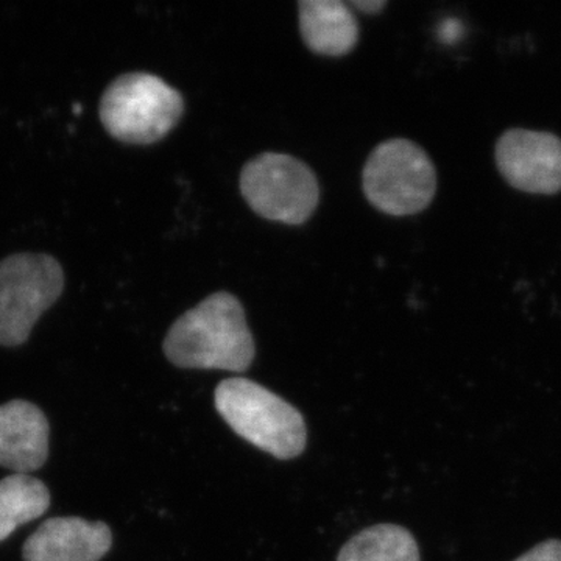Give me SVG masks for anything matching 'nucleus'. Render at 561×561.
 <instances>
[{
  "label": "nucleus",
  "mask_w": 561,
  "mask_h": 561,
  "mask_svg": "<svg viewBox=\"0 0 561 561\" xmlns=\"http://www.w3.org/2000/svg\"><path fill=\"white\" fill-rule=\"evenodd\" d=\"M300 32L306 46L324 57H343L359 41V24L341 0H301Z\"/></svg>",
  "instance_id": "nucleus-10"
},
{
  "label": "nucleus",
  "mask_w": 561,
  "mask_h": 561,
  "mask_svg": "<svg viewBox=\"0 0 561 561\" xmlns=\"http://www.w3.org/2000/svg\"><path fill=\"white\" fill-rule=\"evenodd\" d=\"M496 162L502 176L530 194L561 191V139L551 133L511 130L501 136Z\"/></svg>",
  "instance_id": "nucleus-7"
},
{
  "label": "nucleus",
  "mask_w": 561,
  "mask_h": 561,
  "mask_svg": "<svg viewBox=\"0 0 561 561\" xmlns=\"http://www.w3.org/2000/svg\"><path fill=\"white\" fill-rule=\"evenodd\" d=\"M515 561H561V541L549 540L535 546L531 551L524 553Z\"/></svg>",
  "instance_id": "nucleus-13"
},
{
  "label": "nucleus",
  "mask_w": 561,
  "mask_h": 561,
  "mask_svg": "<svg viewBox=\"0 0 561 561\" xmlns=\"http://www.w3.org/2000/svg\"><path fill=\"white\" fill-rule=\"evenodd\" d=\"M162 350L175 367L232 373L249 370L256 354L242 302L228 291L209 295L183 313Z\"/></svg>",
  "instance_id": "nucleus-1"
},
{
  "label": "nucleus",
  "mask_w": 561,
  "mask_h": 561,
  "mask_svg": "<svg viewBox=\"0 0 561 561\" xmlns=\"http://www.w3.org/2000/svg\"><path fill=\"white\" fill-rule=\"evenodd\" d=\"M184 113V99L160 77L130 72L117 77L103 92L101 121L121 142L149 146L176 127Z\"/></svg>",
  "instance_id": "nucleus-3"
},
{
  "label": "nucleus",
  "mask_w": 561,
  "mask_h": 561,
  "mask_svg": "<svg viewBox=\"0 0 561 561\" xmlns=\"http://www.w3.org/2000/svg\"><path fill=\"white\" fill-rule=\"evenodd\" d=\"M46 483L28 474H11L0 481V542L22 524L38 519L49 511Z\"/></svg>",
  "instance_id": "nucleus-11"
},
{
  "label": "nucleus",
  "mask_w": 561,
  "mask_h": 561,
  "mask_svg": "<svg viewBox=\"0 0 561 561\" xmlns=\"http://www.w3.org/2000/svg\"><path fill=\"white\" fill-rule=\"evenodd\" d=\"M113 545L105 523L79 516H58L44 522L22 549L24 561H101Z\"/></svg>",
  "instance_id": "nucleus-8"
},
{
  "label": "nucleus",
  "mask_w": 561,
  "mask_h": 561,
  "mask_svg": "<svg viewBox=\"0 0 561 561\" xmlns=\"http://www.w3.org/2000/svg\"><path fill=\"white\" fill-rule=\"evenodd\" d=\"M337 561H420V551L411 531L394 524H379L351 538Z\"/></svg>",
  "instance_id": "nucleus-12"
},
{
  "label": "nucleus",
  "mask_w": 561,
  "mask_h": 561,
  "mask_svg": "<svg viewBox=\"0 0 561 561\" xmlns=\"http://www.w3.org/2000/svg\"><path fill=\"white\" fill-rule=\"evenodd\" d=\"M460 33V24L459 22L449 21L448 24L443 27L442 38L448 41V43H453L454 38H457Z\"/></svg>",
  "instance_id": "nucleus-15"
},
{
  "label": "nucleus",
  "mask_w": 561,
  "mask_h": 561,
  "mask_svg": "<svg viewBox=\"0 0 561 561\" xmlns=\"http://www.w3.org/2000/svg\"><path fill=\"white\" fill-rule=\"evenodd\" d=\"M62 289L65 273L49 254L20 253L0 261V345L13 348L27 342Z\"/></svg>",
  "instance_id": "nucleus-5"
},
{
  "label": "nucleus",
  "mask_w": 561,
  "mask_h": 561,
  "mask_svg": "<svg viewBox=\"0 0 561 561\" xmlns=\"http://www.w3.org/2000/svg\"><path fill=\"white\" fill-rule=\"evenodd\" d=\"M214 401L231 430L262 451L280 460L305 451L308 431L300 411L261 383L245 378L225 379Z\"/></svg>",
  "instance_id": "nucleus-2"
},
{
  "label": "nucleus",
  "mask_w": 561,
  "mask_h": 561,
  "mask_svg": "<svg viewBox=\"0 0 561 561\" xmlns=\"http://www.w3.org/2000/svg\"><path fill=\"white\" fill-rule=\"evenodd\" d=\"M50 427L38 405L13 400L0 405V467L16 474L38 471L49 457Z\"/></svg>",
  "instance_id": "nucleus-9"
},
{
  "label": "nucleus",
  "mask_w": 561,
  "mask_h": 561,
  "mask_svg": "<svg viewBox=\"0 0 561 561\" xmlns=\"http://www.w3.org/2000/svg\"><path fill=\"white\" fill-rule=\"evenodd\" d=\"M351 5L365 14H378L386 9L387 2L386 0H353Z\"/></svg>",
  "instance_id": "nucleus-14"
},
{
  "label": "nucleus",
  "mask_w": 561,
  "mask_h": 561,
  "mask_svg": "<svg viewBox=\"0 0 561 561\" xmlns=\"http://www.w3.org/2000/svg\"><path fill=\"white\" fill-rule=\"evenodd\" d=\"M239 186L257 216L279 224H305L320 202L316 173L290 154H257L243 165Z\"/></svg>",
  "instance_id": "nucleus-6"
},
{
  "label": "nucleus",
  "mask_w": 561,
  "mask_h": 561,
  "mask_svg": "<svg viewBox=\"0 0 561 561\" xmlns=\"http://www.w3.org/2000/svg\"><path fill=\"white\" fill-rule=\"evenodd\" d=\"M362 186L365 197L389 216L419 214L434 201L437 172L426 151L409 139L383 140L371 151Z\"/></svg>",
  "instance_id": "nucleus-4"
}]
</instances>
